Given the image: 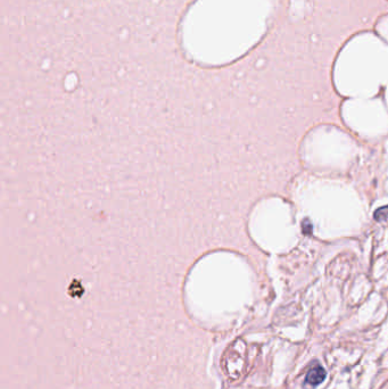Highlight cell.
Instances as JSON below:
<instances>
[{
  "instance_id": "6da1fadb",
  "label": "cell",
  "mask_w": 388,
  "mask_h": 389,
  "mask_svg": "<svg viewBox=\"0 0 388 389\" xmlns=\"http://www.w3.org/2000/svg\"><path fill=\"white\" fill-rule=\"evenodd\" d=\"M325 376H327V373H325L324 369L320 367V365H317V367L312 368L311 370L309 371L305 381L306 384L311 385V386H318V385L323 383Z\"/></svg>"
},
{
  "instance_id": "7a4b0ae2",
  "label": "cell",
  "mask_w": 388,
  "mask_h": 389,
  "mask_svg": "<svg viewBox=\"0 0 388 389\" xmlns=\"http://www.w3.org/2000/svg\"><path fill=\"white\" fill-rule=\"evenodd\" d=\"M375 217L376 220H379V221L388 219V206H385V207H382L380 209H378L375 214Z\"/></svg>"
}]
</instances>
